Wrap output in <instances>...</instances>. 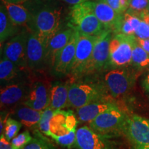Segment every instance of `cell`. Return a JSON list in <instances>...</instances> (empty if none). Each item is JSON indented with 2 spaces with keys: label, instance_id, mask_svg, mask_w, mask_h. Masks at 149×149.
<instances>
[{
  "label": "cell",
  "instance_id": "obj_1",
  "mask_svg": "<svg viewBox=\"0 0 149 149\" xmlns=\"http://www.w3.org/2000/svg\"><path fill=\"white\" fill-rule=\"evenodd\" d=\"M24 3L32 15L28 27L47 47L52 37L60 31L61 7L55 0H28Z\"/></svg>",
  "mask_w": 149,
  "mask_h": 149
},
{
  "label": "cell",
  "instance_id": "obj_2",
  "mask_svg": "<svg viewBox=\"0 0 149 149\" xmlns=\"http://www.w3.org/2000/svg\"><path fill=\"white\" fill-rule=\"evenodd\" d=\"M108 92L103 84L79 81L69 86L67 107L77 109L94 102L108 100Z\"/></svg>",
  "mask_w": 149,
  "mask_h": 149
},
{
  "label": "cell",
  "instance_id": "obj_3",
  "mask_svg": "<svg viewBox=\"0 0 149 149\" xmlns=\"http://www.w3.org/2000/svg\"><path fill=\"white\" fill-rule=\"evenodd\" d=\"M69 15V27L83 34L97 36L105 30L95 14L92 1L72 6Z\"/></svg>",
  "mask_w": 149,
  "mask_h": 149
},
{
  "label": "cell",
  "instance_id": "obj_4",
  "mask_svg": "<svg viewBox=\"0 0 149 149\" xmlns=\"http://www.w3.org/2000/svg\"><path fill=\"white\" fill-rule=\"evenodd\" d=\"M126 118V115L115 106L98 115L88 123V126L97 133L111 137L123 133Z\"/></svg>",
  "mask_w": 149,
  "mask_h": 149
},
{
  "label": "cell",
  "instance_id": "obj_5",
  "mask_svg": "<svg viewBox=\"0 0 149 149\" xmlns=\"http://www.w3.org/2000/svg\"><path fill=\"white\" fill-rule=\"evenodd\" d=\"M135 35L114 33L109 44V66L113 68H123L132 64V54Z\"/></svg>",
  "mask_w": 149,
  "mask_h": 149
},
{
  "label": "cell",
  "instance_id": "obj_6",
  "mask_svg": "<svg viewBox=\"0 0 149 149\" xmlns=\"http://www.w3.org/2000/svg\"><path fill=\"white\" fill-rule=\"evenodd\" d=\"M123 133L130 149H149V120L137 115L127 117Z\"/></svg>",
  "mask_w": 149,
  "mask_h": 149
},
{
  "label": "cell",
  "instance_id": "obj_7",
  "mask_svg": "<svg viewBox=\"0 0 149 149\" xmlns=\"http://www.w3.org/2000/svg\"><path fill=\"white\" fill-rule=\"evenodd\" d=\"M113 33L104 30L98 35L89 61L86 65L82 75L100 72L109 67V44Z\"/></svg>",
  "mask_w": 149,
  "mask_h": 149
},
{
  "label": "cell",
  "instance_id": "obj_8",
  "mask_svg": "<svg viewBox=\"0 0 149 149\" xmlns=\"http://www.w3.org/2000/svg\"><path fill=\"white\" fill-rule=\"evenodd\" d=\"M135 82L131 72L123 68H113L104 74V84L113 97H120L130 90Z\"/></svg>",
  "mask_w": 149,
  "mask_h": 149
},
{
  "label": "cell",
  "instance_id": "obj_9",
  "mask_svg": "<svg viewBox=\"0 0 149 149\" xmlns=\"http://www.w3.org/2000/svg\"><path fill=\"white\" fill-rule=\"evenodd\" d=\"M29 31L23 30L3 44V55L15 63L19 68H28L27 40Z\"/></svg>",
  "mask_w": 149,
  "mask_h": 149
},
{
  "label": "cell",
  "instance_id": "obj_10",
  "mask_svg": "<svg viewBox=\"0 0 149 149\" xmlns=\"http://www.w3.org/2000/svg\"><path fill=\"white\" fill-rule=\"evenodd\" d=\"M98 35H89L78 32L75 55L70 74L73 77H81L86 65L90 59Z\"/></svg>",
  "mask_w": 149,
  "mask_h": 149
},
{
  "label": "cell",
  "instance_id": "obj_11",
  "mask_svg": "<svg viewBox=\"0 0 149 149\" xmlns=\"http://www.w3.org/2000/svg\"><path fill=\"white\" fill-rule=\"evenodd\" d=\"M75 147L77 149H117V144L110 137L97 133L87 126L77 129Z\"/></svg>",
  "mask_w": 149,
  "mask_h": 149
},
{
  "label": "cell",
  "instance_id": "obj_12",
  "mask_svg": "<svg viewBox=\"0 0 149 149\" xmlns=\"http://www.w3.org/2000/svg\"><path fill=\"white\" fill-rule=\"evenodd\" d=\"M95 14L105 30L113 33H120L124 14H119L114 9L102 0L93 1Z\"/></svg>",
  "mask_w": 149,
  "mask_h": 149
},
{
  "label": "cell",
  "instance_id": "obj_13",
  "mask_svg": "<svg viewBox=\"0 0 149 149\" xmlns=\"http://www.w3.org/2000/svg\"><path fill=\"white\" fill-rule=\"evenodd\" d=\"M77 120L71 111H55L50 122L49 137L52 139L68 135L77 130Z\"/></svg>",
  "mask_w": 149,
  "mask_h": 149
},
{
  "label": "cell",
  "instance_id": "obj_14",
  "mask_svg": "<svg viewBox=\"0 0 149 149\" xmlns=\"http://www.w3.org/2000/svg\"><path fill=\"white\" fill-rule=\"evenodd\" d=\"M27 64L32 70L42 69L47 64L46 44L31 31L27 40Z\"/></svg>",
  "mask_w": 149,
  "mask_h": 149
},
{
  "label": "cell",
  "instance_id": "obj_15",
  "mask_svg": "<svg viewBox=\"0 0 149 149\" xmlns=\"http://www.w3.org/2000/svg\"><path fill=\"white\" fill-rule=\"evenodd\" d=\"M30 88L25 81H19L8 83L1 88V108L5 109L18 105L25 100Z\"/></svg>",
  "mask_w": 149,
  "mask_h": 149
},
{
  "label": "cell",
  "instance_id": "obj_16",
  "mask_svg": "<svg viewBox=\"0 0 149 149\" xmlns=\"http://www.w3.org/2000/svg\"><path fill=\"white\" fill-rule=\"evenodd\" d=\"M77 39L78 31L74 30L70 41L58 54L52 67L53 74L55 75L63 76L70 73L74 59Z\"/></svg>",
  "mask_w": 149,
  "mask_h": 149
},
{
  "label": "cell",
  "instance_id": "obj_17",
  "mask_svg": "<svg viewBox=\"0 0 149 149\" xmlns=\"http://www.w3.org/2000/svg\"><path fill=\"white\" fill-rule=\"evenodd\" d=\"M22 104L39 111H43L50 105V91L41 81L35 83L30 88L29 92Z\"/></svg>",
  "mask_w": 149,
  "mask_h": 149
},
{
  "label": "cell",
  "instance_id": "obj_18",
  "mask_svg": "<svg viewBox=\"0 0 149 149\" xmlns=\"http://www.w3.org/2000/svg\"><path fill=\"white\" fill-rule=\"evenodd\" d=\"M74 32V30L69 27L68 29L59 31L52 37L46 47V63L53 67L58 54L64 48Z\"/></svg>",
  "mask_w": 149,
  "mask_h": 149
},
{
  "label": "cell",
  "instance_id": "obj_19",
  "mask_svg": "<svg viewBox=\"0 0 149 149\" xmlns=\"http://www.w3.org/2000/svg\"><path fill=\"white\" fill-rule=\"evenodd\" d=\"M115 104L109 100L94 102L76 109L77 118L81 122L89 123L98 115L115 107Z\"/></svg>",
  "mask_w": 149,
  "mask_h": 149
},
{
  "label": "cell",
  "instance_id": "obj_20",
  "mask_svg": "<svg viewBox=\"0 0 149 149\" xmlns=\"http://www.w3.org/2000/svg\"><path fill=\"white\" fill-rule=\"evenodd\" d=\"M1 3L5 6L9 17L15 25L18 26H29L32 19L30 11L22 3H9L1 0Z\"/></svg>",
  "mask_w": 149,
  "mask_h": 149
},
{
  "label": "cell",
  "instance_id": "obj_21",
  "mask_svg": "<svg viewBox=\"0 0 149 149\" xmlns=\"http://www.w3.org/2000/svg\"><path fill=\"white\" fill-rule=\"evenodd\" d=\"M69 85L66 83L56 81L50 89V105L54 111L61 110L67 107L68 100Z\"/></svg>",
  "mask_w": 149,
  "mask_h": 149
},
{
  "label": "cell",
  "instance_id": "obj_22",
  "mask_svg": "<svg viewBox=\"0 0 149 149\" xmlns=\"http://www.w3.org/2000/svg\"><path fill=\"white\" fill-rule=\"evenodd\" d=\"M42 114V111H37L22 104L17 105L14 111L15 119L27 128L39 126Z\"/></svg>",
  "mask_w": 149,
  "mask_h": 149
},
{
  "label": "cell",
  "instance_id": "obj_23",
  "mask_svg": "<svg viewBox=\"0 0 149 149\" xmlns=\"http://www.w3.org/2000/svg\"><path fill=\"white\" fill-rule=\"evenodd\" d=\"M19 32L18 26L11 21L7 13L5 6L2 3L0 6V42L1 46L6 40L12 38Z\"/></svg>",
  "mask_w": 149,
  "mask_h": 149
},
{
  "label": "cell",
  "instance_id": "obj_24",
  "mask_svg": "<svg viewBox=\"0 0 149 149\" xmlns=\"http://www.w3.org/2000/svg\"><path fill=\"white\" fill-rule=\"evenodd\" d=\"M20 69L10 59L1 55L0 60V80L1 84L9 83L19 75Z\"/></svg>",
  "mask_w": 149,
  "mask_h": 149
},
{
  "label": "cell",
  "instance_id": "obj_25",
  "mask_svg": "<svg viewBox=\"0 0 149 149\" xmlns=\"http://www.w3.org/2000/svg\"><path fill=\"white\" fill-rule=\"evenodd\" d=\"M132 64L139 69H143L149 66V54L139 45L137 39L133 45Z\"/></svg>",
  "mask_w": 149,
  "mask_h": 149
},
{
  "label": "cell",
  "instance_id": "obj_26",
  "mask_svg": "<svg viewBox=\"0 0 149 149\" xmlns=\"http://www.w3.org/2000/svg\"><path fill=\"white\" fill-rule=\"evenodd\" d=\"M139 17L126 11L124 14L120 33L127 35H135V31L141 22Z\"/></svg>",
  "mask_w": 149,
  "mask_h": 149
},
{
  "label": "cell",
  "instance_id": "obj_27",
  "mask_svg": "<svg viewBox=\"0 0 149 149\" xmlns=\"http://www.w3.org/2000/svg\"><path fill=\"white\" fill-rule=\"evenodd\" d=\"M22 125L23 124L16 119L8 117L6 122L3 130V134L7 140L10 141L15 136L17 135L19 130H21Z\"/></svg>",
  "mask_w": 149,
  "mask_h": 149
},
{
  "label": "cell",
  "instance_id": "obj_28",
  "mask_svg": "<svg viewBox=\"0 0 149 149\" xmlns=\"http://www.w3.org/2000/svg\"><path fill=\"white\" fill-rule=\"evenodd\" d=\"M55 111L48 107L42 111V117H41L40 123H39V128L40 131L44 135L49 136L50 134V122L52 117L53 116Z\"/></svg>",
  "mask_w": 149,
  "mask_h": 149
},
{
  "label": "cell",
  "instance_id": "obj_29",
  "mask_svg": "<svg viewBox=\"0 0 149 149\" xmlns=\"http://www.w3.org/2000/svg\"><path fill=\"white\" fill-rule=\"evenodd\" d=\"M33 139L29 130H25L18 134L10 141L13 149H23Z\"/></svg>",
  "mask_w": 149,
  "mask_h": 149
},
{
  "label": "cell",
  "instance_id": "obj_30",
  "mask_svg": "<svg viewBox=\"0 0 149 149\" xmlns=\"http://www.w3.org/2000/svg\"><path fill=\"white\" fill-rule=\"evenodd\" d=\"M76 131H77V130H74L68 135L61 136V137H54L53 139L61 146L68 149H71L75 147Z\"/></svg>",
  "mask_w": 149,
  "mask_h": 149
},
{
  "label": "cell",
  "instance_id": "obj_31",
  "mask_svg": "<svg viewBox=\"0 0 149 149\" xmlns=\"http://www.w3.org/2000/svg\"><path fill=\"white\" fill-rule=\"evenodd\" d=\"M149 6V0H131L127 12L140 17L141 13L147 10Z\"/></svg>",
  "mask_w": 149,
  "mask_h": 149
},
{
  "label": "cell",
  "instance_id": "obj_32",
  "mask_svg": "<svg viewBox=\"0 0 149 149\" xmlns=\"http://www.w3.org/2000/svg\"><path fill=\"white\" fill-rule=\"evenodd\" d=\"M107 2L119 14H124L129 8L131 0H102Z\"/></svg>",
  "mask_w": 149,
  "mask_h": 149
},
{
  "label": "cell",
  "instance_id": "obj_33",
  "mask_svg": "<svg viewBox=\"0 0 149 149\" xmlns=\"http://www.w3.org/2000/svg\"><path fill=\"white\" fill-rule=\"evenodd\" d=\"M23 149H55L51 143L42 138H33Z\"/></svg>",
  "mask_w": 149,
  "mask_h": 149
},
{
  "label": "cell",
  "instance_id": "obj_34",
  "mask_svg": "<svg viewBox=\"0 0 149 149\" xmlns=\"http://www.w3.org/2000/svg\"><path fill=\"white\" fill-rule=\"evenodd\" d=\"M135 36L139 39H149V24L141 20L140 24L136 30Z\"/></svg>",
  "mask_w": 149,
  "mask_h": 149
},
{
  "label": "cell",
  "instance_id": "obj_35",
  "mask_svg": "<svg viewBox=\"0 0 149 149\" xmlns=\"http://www.w3.org/2000/svg\"><path fill=\"white\" fill-rule=\"evenodd\" d=\"M0 149H13L11 142L7 140L4 134L0 135Z\"/></svg>",
  "mask_w": 149,
  "mask_h": 149
},
{
  "label": "cell",
  "instance_id": "obj_36",
  "mask_svg": "<svg viewBox=\"0 0 149 149\" xmlns=\"http://www.w3.org/2000/svg\"><path fill=\"white\" fill-rule=\"evenodd\" d=\"M136 39L139 45L149 54V39H139L137 37Z\"/></svg>",
  "mask_w": 149,
  "mask_h": 149
},
{
  "label": "cell",
  "instance_id": "obj_37",
  "mask_svg": "<svg viewBox=\"0 0 149 149\" xmlns=\"http://www.w3.org/2000/svg\"><path fill=\"white\" fill-rule=\"evenodd\" d=\"M61 1H63L64 2L68 3L69 5L74 6L81 3H84L86 1H91V0H61Z\"/></svg>",
  "mask_w": 149,
  "mask_h": 149
},
{
  "label": "cell",
  "instance_id": "obj_38",
  "mask_svg": "<svg viewBox=\"0 0 149 149\" xmlns=\"http://www.w3.org/2000/svg\"><path fill=\"white\" fill-rule=\"evenodd\" d=\"M142 86L145 90L149 93V72L146 75V77H144V80H143Z\"/></svg>",
  "mask_w": 149,
  "mask_h": 149
},
{
  "label": "cell",
  "instance_id": "obj_39",
  "mask_svg": "<svg viewBox=\"0 0 149 149\" xmlns=\"http://www.w3.org/2000/svg\"><path fill=\"white\" fill-rule=\"evenodd\" d=\"M140 18L142 20H144V21L149 24V12L146 10L144 12L141 13L140 15Z\"/></svg>",
  "mask_w": 149,
  "mask_h": 149
},
{
  "label": "cell",
  "instance_id": "obj_40",
  "mask_svg": "<svg viewBox=\"0 0 149 149\" xmlns=\"http://www.w3.org/2000/svg\"><path fill=\"white\" fill-rule=\"evenodd\" d=\"M3 1H7L9 3H24L28 0H3Z\"/></svg>",
  "mask_w": 149,
  "mask_h": 149
},
{
  "label": "cell",
  "instance_id": "obj_41",
  "mask_svg": "<svg viewBox=\"0 0 149 149\" xmlns=\"http://www.w3.org/2000/svg\"><path fill=\"white\" fill-rule=\"evenodd\" d=\"M147 11H148V12H149V6H148V9H147Z\"/></svg>",
  "mask_w": 149,
  "mask_h": 149
}]
</instances>
